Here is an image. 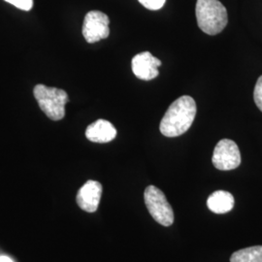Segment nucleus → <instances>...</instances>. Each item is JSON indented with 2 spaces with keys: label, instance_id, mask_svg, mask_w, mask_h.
<instances>
[{
  "label": "nucleus",
  "instance_id": "nucleus-10",
  "mask_svg": "<svg viewBox=\"0 0 262 262\" xmlns=\"http://www.w3.org/2000/svg\"><path fill=\"white\" fill-rule=\"evenodd\" d=\"M233 195L225 190H216L207 200V206L215 214H226L234 207Z\"/></svg>",
  "mask_w": 262,
  "mask_h": 262
},
{
  "label": "nucleus",
  "instance_id": "nucleus-12",
  "mask_svg": "<svg viewBox=\"0 0 262 262\" xmlns=\"http://www.w3.org/2000/svg\"><path fill=\"white\" fill-rule=\"evenodd\" d=\"M253 99L257 108L262 112V76H260L255 84L253 91Z\"/></svg>",
  "mask_w": 262,
  "mask_h": 262
},
{
  "label": "nucleus",
  "instance_id": "nucleus-14",
  "mask_svg": "<svg viewBox=\"0 0 262 262\" xmlns=\"http://www.w3.org/2000/svg\"><path fill=\"white\" fill-rule=\"evenodd\" d=\"M5 1L24 11H29L32 9V6H33V0H5Z\"/></svg>",
  "mask_w": 262,
  "mask_h": 262
},
{
  "label": "nucleus",
  "instance_id": "nucleus-6",
  "mask_svg": "<svg viewBox=\"0 0 262 262\" xmlns=\"http://www.w3.org/2000/svg\"><path fill=\"white\" fill-rule=\"evenodd\" d=\"M109 17L100 11L89 12L84 19L83 35L88 43H95L110 34Z\"/></svg>",
  "mask_w": 262,
  "mask_h": 262
},
{
  "label": "nucleus",
  "instance_id": "nucleus-8",
  "mask_svg": "<svg viewBox=\"0 0 262 262\" xmlns=\"http://www.w3.org/2000/svg\"><path fill=\"white\" fill-rule=\"evenodd\" d=\"M102 195V186L99 182L90 180L81 187L76 197L77 204L88 213H94Z\"/></svg>",
  "mask_w": 262,
  "mask_h": 262
},
{
  "label": "nucleus",
  "instance_id": "nucleus-2",
  "mask_svg": "<svg viewBox=\"0 0 262 262\" xmlns=\"http://www.w3.org/2000/svg\"><path fill=\"white\" fill-rule=\"evenodd\" d=\"M197 25L209 35H215L225 29L228 19L227 11L219 0H197Z\"/></svg>",
  "mask_w": 262,
  "mask_h": 262
},
{
  "label": "nucleus",
  "instance_id": "nucleus-5",
  "mask_svg": "<svg viewBox=\"0 0 262 262\" xmlns=\"http://www.w3.org/2000/svg\"><path fill=\"white\" fill-rule=\"evenodd\" d=\"M213 164L222 171L236 169L241 164V154L234 141L223 139L215 146L213 154Z\"/></svg>",
  "mask_w": 262,
  "mask_h": 262
},
{
  "label": "nucleus",
  "instance_id": "nucleus-13",
  "mask_svg": "<svg viewBox=\"0 0 262 262\" xmlns=\"http://www.w3.org/2000/svg\"><path fill=\"white\" fill-rule=\"evenodd\" d=\"M138 1L145 8L157 11V10L161 9L164 6L166 0H138Z\"/></svg>",
  "mask_w": 262,
  "mask_h": 262
},
{
  "label": "nucleus",
  "instance_id": "nucleus-4",
  "mask_svg": "<svg viewBox=\"0 0 262 262\" xmlns=\"http://www.w3.org/2000/svg\"><path fill=\"white\" fill-rule=\"evenodd\" d=\"M144 200L147 209L154 220L164 226H170L174 223V212L166 196L155 186H149L145 189Z\"/></svg>",
  "mask_w": 262,
  "mask_h": 262
},
{
  "label": "nucleus",
  "instance_id": "nucleus-7",
  "mask_svg": "<svg viewBox=\"0 0 262 262\" xmlns=\"http://www.w3.org/2000/svg\"><path fill=\"white\" fill-rule=\"evenodd\" d=\"M132 71L134 75L143 81H150L159 76L161 61L150 52H143L132 58Z\"/></svg>",
  "mask_w": 262,
  "mask_h": 262
},
{
  "label": "nucleus",
  "instance_id": "nucleus-1",
  "mask_svg": "<svg viewBox=\"0 0 262 262\" xmlns=\"http://www.w3.org/2000/svg\"><path fill=\"white\" fill-rule=\"evenodd\" d=\"M196 116V103L189 95H183L169 106L159 129L166 137H177L186 133Z\"/></svg>",
  "mask_w": 262,
  "mask_h": 262
},
{
  "label": "nucleus",
  "instance_id": "nucleus-11",
  "mask_svg": "<svg viewBox=\"0 0 262 262\" xmlns=\"http://www.w3.org/2000/svg\"><path fill=\"white\" fill-rule=\"evenodd\" d=\"M230 262H262V246H253L232 253Z\"/></svg>",
  "mask_w": 262,
  "mask_h": 262
},
{
  "label": "nucleus",
  "instance_id": "nucleus-15",
  "mask_svg": "<svg viewBox=\"0 0 262 262\" xmlns=\"http://www.w3.org/2000/svg\"><path fill=\"white\" fill-rule=\"evenodd\" d=\"M0 262H14L10 257L8 256H5V255H2L0 256Z\"/></svg>",
  "mask_w": 262,
  "mask_h": 262
},
{
  "label": "nucleus",
  "instance_id": "nucleus-3",
  "mask_svg": "<svg viewBox=\"0 0 262 262\" xmlns=\"http://www.w3.org/2000/svg\"><path fill=\"white\" fill-rule=\"evenodd\" d=\"M34 97L41 110L53 121H60L66 116V105L68 94L63 90L37 84L33 91Z\"/></svg>",
  "mask_w": 262,
  "mask_h": 262
},
{
  "label": "nucleus",
  "instance_id": "nucleus-9",
  "mask_svg": "<svg viewBox=\"0 0 262 262\" xmlns=\"http://www.w3.org/2000/svg\"><path fill=\"white\" fill-rule=\"evenodd\" d=\"M85 136L94 143H108L116 138L117 130L111 122L98 120L86 127Z\"/></svg>",
  "mask_w": 262,
  "mask_h": 262
}]
</instances>
